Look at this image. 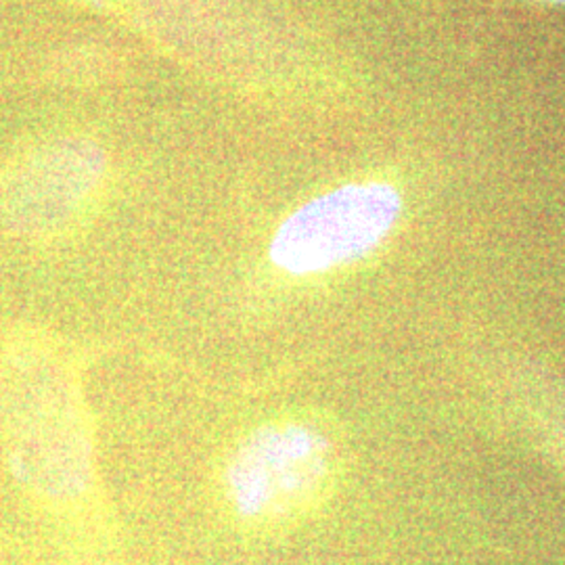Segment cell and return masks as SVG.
<instances>
[{
	"instance_id": "6da1fadb",
	"label": "cell",
	"mask_w": 565,
	"mask_h": 565,
	"mask_svg": "<svg viewBox=\"0 0 565 565\" xmlns=\"http://www.w3.org/2000/svg\"><path fill=\"white\" fill-rule=\"evenodd\" d=\"M0 448L21 484L72 501L93 484V438L74 371L41 340L0 350Z\"/></svg>"
},
{
	"instance_id": "7a4b0ae2",
	"label": "cell",
	"mask_w": 565,
	"mask_h": 565,
	"mask_svg": "<svg viewBox=\"0 0 565 565\" xmlns=\"http://www.w3.org/2000/svg\"><path fill=\"white\" fill-rule=\"evenodd\" d=\"M338 471V450L323 427L277 422L252 431L226 463L228 503L249 522H285L315 505Z\"/></svg>"
},
{
	"instance_id": "3957f363",
	"label": "cell",
	"mask_w": 565,
	"mask_h": 565,
	"mask_svg": "<svg viewBox=\"0 0 565 565\" xmlns=\"http://www.w3.org/2000/svg\"><path fill=\"white\" fill-rule=\"evenodd\" d=\"M401 207V195L384 182L348 184L324 193L279 226L270 258L291 275H315L354 263L384 242Z\"/></svg>"
},
{
	"instance_id": "277c9868",
	"label": "cell",
	"mask_w": 565,
	"mask_h": 565,
	"mask_svg": "<svg viewBox=\"0 0 565 565\" xmlns=\"http://www.w3.org/2000/svg\"><path fill=\"white\" fill-rule=\"evenodd\" d=\"M103 153L86 141H60L28 156L0 186V214L23 235L57 233L90 202Z\"/></svg>"
},
{
	"instance_id": "5b68a950",
	"label": "cell",
	"mask_w": 565,
	"mask_h": 565,
	"mask_svg": "<svg viewBox=\"0 0 565 565\" xmlns=\"http://www.w3.org/2000/svg\"><path fill=\"white\" fill-rule=\"evenodd\" d=\"M564 2H565V0H564Z\"/></svg>"
}]
</instances>
